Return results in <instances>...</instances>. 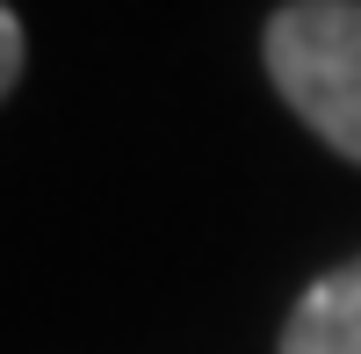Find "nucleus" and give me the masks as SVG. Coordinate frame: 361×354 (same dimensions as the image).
Segmentation results:
<instances>
[{
  "instance_id": "f03ea898",
  "label": "nucleus",
  "mask_w": 361,
  "mask_h": 354,
  "mask_svg": "<svg viewBox=\"0 0 361 354\" xmlns=\"http://www.w3.org/2000/svg\"><path fill=\"white\" fill-rule=\"evenodd\" d=\"M282 354H361V260L318 275L296 297L282 326Z\"/></svg>"
},
{
  "instance_id": "f257e3e1",
  "label": "nucleus",
  "mask_w": 361,
  "mask_h": 354,
  "mask_svg": "<svg viewBox=\"0 0 361 354\" xmlns=\"http://www.w3.org/2000/svg\"><path fill=\"white\" fill-rule=\"evenodd\" d=\"M267 80L340 159L361 166V0H289L267 22Z\"/></svg>"
},
{
  "instance_id": "7ed1b4c3",
  "label": "nucleus",
  "mask_w": 361,
  "mask_h": 354,
  "mask_svg": "<svg viewBox=\"0 0 361 354\" xmlns=\"http://www.w3.org/2000/svg\"><path fill=\"white\" fill-rule=\"evenodd\" d=\"M15 80H22V22H15L8 0H0V102L15 94Z\"/></svg>"
}]
</instances>
